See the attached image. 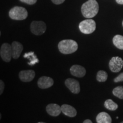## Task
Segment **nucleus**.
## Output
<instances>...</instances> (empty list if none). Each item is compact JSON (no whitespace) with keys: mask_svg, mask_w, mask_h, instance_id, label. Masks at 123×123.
I'll return each instance as SVG.
<instances>
[{"mask_svg":"<svg viewBox=\"0 0 123 123\" xmlns=\"http://www.w3.org/2000/svg\"><path fill=\"white\" fill-rule=\"evenodd\" d=\"M99 4L96 0H88L84 2L81 7V12L86 18H92L99 12Z\"/></svg>","mask_w":123,"mask_h":123,"instance_id":"1","label":"nucleus"},{"mask_svg":"<svg viewBox=\"0 0 123 123\" xmlns=\"http://www.w3.org/2000/svg\"><path fill=\"white\" fill-rule=\"evenodd\" d=\"M78 44L76 41L73 39H64L58 43V49L62 54H70L76 51Z\"/></svg>","mask_w":123,"mask_h":123,"instance_id":"2","label":"nucleus"},{"mask_svg":"<svg viewBox=\"0 0 123 123\" xmlns=\"http://www.w3.org/2000/svg\"><path fill=\"white\" fill-rule=\"evenodd\" d=\"M9 15L12 19L21 21L25 19L28 16V12L24 7L15 6L12 8L9 12Z\"/></svg>","mask_w":123,"mask_h":123,"instance_id":"3","label":"nucleus"},{"mask_svg":"<svg viewBox=\"0 0 123 123\" xmlns=\"http://www.w3.org/2000/svg\"><path fill=\"white\" fill-rule=\"evenodd\" d=\"M96 22L94 20L88 18L82 21L79 25V30L84 34H90L96 30Z\"/></svg>","mask_w":123,"mask_h":123,"instance_id":"4","label":"nucleus"},{"mask_svg":"<svg viewBox=\"0 0 123 123\" xmlns=\"http://www.w3.org/2000/svg\"><path fill=\"white\" fill-rule=\"evenodd\" d=\"M31 32L36 35H42L45 33L46 25L43 21H33L30 25Z\"/></svg>","mask_w":123,"mask_h":123,"instance_id":"5","label":"nucleus"},{"mask_svg":"<svg viewBox=\"0 0 123 123\" xmlns=\"http://www.w3.org/2000/svg\"><path fill=\"white\" fill-rule=\"evenodd\" d=\"M0 55L3 61L9 62L13 58L12 56V45L7 43H5L1 46L0 49Z\"/></svg>","mask_w":123,"mask_h":123,"instance_id":"6","label":"nucleus"},{"mask_svg":"<svg viewBox=\"0 0 123 123\" xmlns=\"http://www.w3.org/2000/svg\"><path fill=\"white\" fill-rule=\"evenodd\" d=\"M123 67V60L119 56L112 57L109 62V68L113 73H118Z\"/></svg>","mask_w":123,"mask_h":123,"instance_id":"7","label":"nucleus"},{"mask_svg":"<svg viewBox=\"0 0 123 123\" xmlns=\"http://www.w3.org/2000/svg\"><path fill=\"white\" fill-rule=\"evenodd\" d=\"M65 85L72 93L78 94L80 91L79 82L76 80L68 78L65 81Z\"/></svg>","mask_w":123,"mask_h":123,"instance_id":"8","label":"nucleus"},{"mask_svg":"<svg viewBox=\"0 0 123 123\" xmlns=\"http://www.w3.org/2000/svg\"><path fill=\"white\" fill-rule=\"evenodd\" d=\"M35 71L32 70H23L19 72V78L20 80L24 82H30L34 78Z\"/></svg>","mask_w":123,"mask_h":123,"instance_id":"9","label":"nucleus"},{"mask_svg":"<svg viewBox=\"0 0 123 123\" xmlns=\"http://www.w3.org/2000/svg\"><path fill=\"white\" fill-rule=\"evenodd\" d=\"M38 87L41 89H46L50 88L54 84V80L52 78L48 76H42L38 79Z\"/></svg>","mask_w":123,"mask_h":123,"instance_id":"10","label":"nucleus"},{"mask_svg":"<svg viewBox=\"0 0 123 123\" xmlns=\"http://www.w3.org/2000/svg\"><path fill=\"white\" fill-rule=\"evenodd\" d=\"M70 73L72 75L77 78H82L85 76L86 70L83 66L75 64L70 68Z\"/></svg>","mask_w":123,"mask_h":123,"instance_id":"11","label":"nucleus"},{"mask_svg":"<svg viewBox=\"0 0 123 123\" xmlns=\"http://www.w3.org/2000/svg\"><path fill=\"white\" fill-rule=\"evenodd\" d=\"M46 112L51 116H58L62 112L61 107L56 104H49L46 107Z\"/></svg>","mask_w":123,"mask_h":123,"instance_id":"12","label":"nucleus"},{"mask_svg":"<svg viewBox=\"0 0 123 123\" xmlns=\"http://www.w3.org/2000/svg\"><path fill=\"white\" fill-rule=\"evenodd\" d=\"M12 56L14 59H17L21 55L22 52L24 47L21 43L14 41L12 43Z\"/></svg>","mask_w":123,"mask_h":123,"instance_id":"13","label":"nucleus"},{"mask_svg":"<svg viewBox=\"0 0 123 123\" xmlns=\"http://www.w3.org/2000/svg\"><path fill=\"white\" fill-rule=\"evenodd\" d=\"M62 112L66 116L74 117L77 115V111L74 107L68 104H63L61 106Z\"/></svg>","mask_w":123,"mask_h":123,"instance_id":"14","label":"nucleus"},{"mask_svg":"<svg viewBox=\"0 0 123 123\" xmlns=\"http://www.w3.org/2000/svg\"><path fill=\"white\" fill-rule=\"evenodd\" d=\"M98 123H111L112 119L110 115L105 112H101L97 115L96 118Z\"/></svg>","mask_w":123,"mask_h":123,"instance_id":"15","label":"nucleus"},{"mask_svg":"<svg viewBox=\"0 0 123 123\" xmlns=\"http://www.w3.org/2000/svg\"><path fill=\"white\" fill-rule=\"evenodd\" d=\"M112 42L116 48L123 50V36L121 35H116L112 39Z\"/></svg>","mask_w":123,"mask_h":123,"instance_id":"16","label":"nucleus"},{"mask_svg":"<svg viewBox=\"0 0 123 123\" xmlns=\"http://www.w3.org/2000/svg\"><path fill=\"white\" fill-rule=\"evenodd\" d=\"M105 108L110 111H116L118 108V105L111 99H107L104 104Z\"/></svg>","mask_w":123,"mask_h":123,"instance_id":"17","label":"nucleus"},{"mask_svg":"<svg viewBox=\"0 0 123 123\" xmlns=\"http://www.w3.org/2000/svg\"><path fill=\"white\" fill-rule=\"evenodd\" d=\"M108 79V74L105 71L100 70L98 72L96 75L97 80L99 82H104Z\"/></svg>","mask_w":123,"mask_h":123,"instance_id":"18","label":"nucleus"},{"mask_svg":"<svg viewBox=\"0 0 123 123\" xmlns=\"http://www.w3.org/2000/svg\"><path fill=\"white\" fill-rule=\"evenodd\" d=\"M112 93L115 96L119 98L120 99H123V86H118L115 87L112 91Z\"/></svg>","mask_w":123,"mask_h":123,"instance_id":"19","label":"nucleus"},{"mask_svg":"<svg viewBox=\"0 0 123 123\" xmlns=\"http://www.w3.org/2000/svg\"><path fill=\"white\" fill-rule=\"evenodd\" d=\"M114 82L115 83H118V82H121V81H123V73H121L120 74L118 75L113 80Z\"/></svg>","mask_w":123,"mask_h":123,"instance_id":"20","label":"nucleus"},{"mask_svg":"<svg viewBox=\"0 0 123 123\" xmlns=\"http://www.w3.org/2000/svg\"><path fill=\"white\" fill-rule=\"evenodd\" d=\"M21 2L25 3V4L28 5H34L37 2V0H19Z\"/></svg>","mask_w":123,"mask_h":123,"instance_id":"21","label":"nucleus"},{"mask_svg":"<svg viewBox=\"0 0 123 123\" xmlns=\"http://www.w3.org/2000/svg\"><path fill=\"white\" fill-rule=\"evenodd\" d=\"M4 87H5V84L4 81L2 80H0V95H1L3 93L4 90Z\"/></svg>","mask_w":123,"mask_h":123,"instance_id":"22","label":"nucleus"},{"mask_svg":"<svg viewBox=\"0 0 123 123\" xmlns=\"http://www.w3.org/2000/svg\"><path fill=\"white\" fill-rule=\"evenodd\" d=\"M51 1L54 4L60 5L63 4L65 1V0H51Z\"/></svg>","mask_w":123,"mask_h":123,"instance_id":"23","label":"nucleus"},{"mask_svg":"<svg viewBox=\"0 0 123 123\" xmlns=\"http://www.w3.org/2000/svg\"><path fill=\"white\" fill-rule=\"evenodd\" d=\"M116 1L118 4L123 5V0H116Z\"/></svg>","mask_w":123,"mask_h":123,"instance_id":"24","label":"nucleus"},{"mask_svg":"<svg viewBox=\"0 0 123 123\" xmlns=\"http://www.w3.org/2000/svg\"><path fill=\"white\" fill-rule=\"evenodd\" d=\"M92 121L90 119H86L83 121V123H92Z\"/></svg>","mask_w":123,"mask_h":123,"instance_id":"25","label":"nucleus"},{"mask_svg":"<svg viewBox=\"0 0 123 123\" xmlns=\"http://www.w3.org/2000/svg\"></svg>","mask_w":123,"mask_h":123,"instance_id":"26","label":"nucleus"},{"mask_svg":"<svg viewBox=\"0 0 123 123\" xmlns=\"http://www.w3.org/2000/svg\"><path fill=\"white\" fill-rule=\"evenodd\" d=\"M122 123H123V121H122Z\"/></svg>","mask_w":123,"mask_h":123,"instance_id":"27","label":"nucleus"}]
</instances>
